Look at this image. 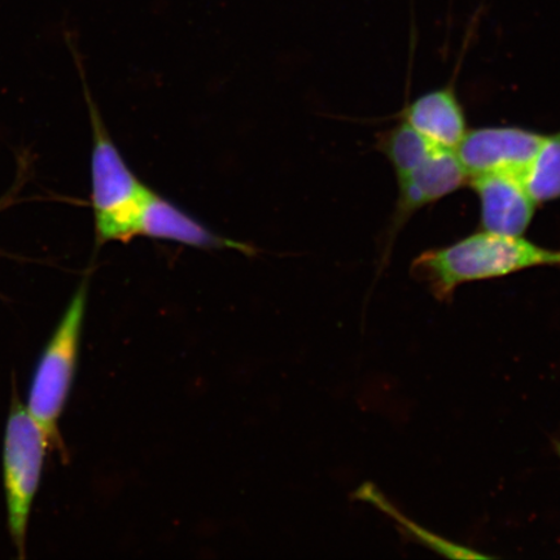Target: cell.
Masks as SVG:
<instances>
[{
    "mask_svg": "<svg viewBox=\"0 0 560 560\" xmlns=\"http://www.w3.org/2000/svg\"><path fill=\"white\" fill-rule=\"evenodd\" d=\"M538 266H560V250L541 247L523 236L482 230L446 247L423 252L411 275L432 295L450 303L459 285L514 275Z\"/></svg>",
    "mask_w": 560,
    "mask_h": 560,
    "instance_id": "6da1fadb",
    "label": "cell"
},
{
    "mask_svg": "<svg viewBox=\"0 0 560 560\" xmlns=\"http://www.w3.org/2000/svg\"><path fill=\"white\" fill-rule=\"evenodd\" d=\"M86 97L94 130L91 198L97 242H129L139 236L140 217L152 190L132 173L121 152L112 142L88 90Z\"/></svg>",
    "mask_w": 560,
    "mask_h": 560,
    "instance_id": "7a4b0ae2",
    "label": "cell"
},
{
    "mask_svg": "<svg viewBox=\"0 0 560 560\" xmlns=\"http://www.w3.org/2000/svg\"><path fill=\"white\" fill-rule=\"evenodd\" d=\"M88 301V283H82L42 359L33 383L30 412L48 444L59 439L58 420L72 387L83 317Z\"/></svg>",
    "mask_w": 560,
    "mask_h": 560,
    "instance_id": "3957f363",
    "label": "cell"
},
{
    "mask_svg": "<svg viewBox=\"0 0 560 560\" xmlns=\"http://www.w3.org/2000/svg\"><path fill=\"white\" fill-rule=\"evenodd\" d=\"M47 445L45 433L31 412L24 406H15L5 433L4 481L11 534L21 555Z\"/></svg>",
    "mask_w": 560,
    "mask_h": 560,
    "instance_id": "277c9868",
    "label": "cell"
},
{
    "mask_svg": "<svg viewBox=\"0 0 560 560\" xmlns=\"http://www.w3.org/2000/svg\"><path fill=\"white\" fill-rule=\"evenodd\" d=\"M544 139L538 132L515 126L480 128L467 131L455 153L468 178L506 174L522 179Z\"/></svg>",
    "mask_w": 560,
    "mask_h": 560,
    "instance_id": "5b68a950",
    "label": "cell"
},
{
    "mask_svg": "<svg viewBox=\"0 0 560 560\" xmlns=\"http://www.w3.org/2000/svg\"><path fill=\"white\" fill-rule=\"evenodd\" d=\"M468 174L455 151L438 149L415 171L398 178L392 235L401 229L418 210L446 198L467 185Z\"/></svg>",
    "mask_w": 560,
    "mask_h": 560,
    "instance_id": "8992f818",
    "label": "cell"
},
{
    "mask_svg": "<svg viewBox=\"0 0 560 560\" xmlns=\"http://www.w3.org/2000/svg\"><path fill=\"white\" fill-rule=\"evenodd\" d=\"M480 201V223L488 233L523 236L534 220L535 201L521 178L506 174L478 175L468 179Z\"/></svg>",
    "mask_w": 560,
    "mask_h": 560,
    "instance_id": "52a82bcc",
    "label": "cell"
},
{
    "mask_svg": "<svg viewBox=\"0 0 560 560\" xmlns=\"http://www.w3.org/2000/svg\"><path fill=\"white\" fill-rule=\"evenodd\" d=\"M139 236L188 245L199 249H236L250 255L249 245L228 240L185 212L172 201L152 191L139 222Z\"/></svg>",
    "mask_w": 560,
    "mask_h": 560,
    "instance_id": "ba28073f",
    "label": "cell"
},
{
    "mask_svg": "<svg viewBox=\"0 0 560 560\" xmlns=\"http://www.w3.org/2000/svg\"><path fill=\"white\" fill-rule=\"evenodd\" d=\"M401 117L432 144L444 150H457L468 131L465 110L450 86L420 95L404 109Z\"/></svg>",
    "mask_w": 560,
    "mask_h": 560,
    "instance_id": "9c48e42d",
    "label": "cell"
},
{
    "mask_svg": "<svg viewBox=\"0 0 560 560\" xmlns=\"http://www.w3.org/2000/svg\"><path fill=\"white\" fill-rule=\"evenodd\" d=\"M377 149L394 166L398 179L423 164L440 147L402 121L381 136Z\"/></svg>",
    "mask_w": 560,
    "mask_h": 560,
    "instance_id": "30bf717a",
    "label": "cell"
},
{
    "mask_svg": "<svg viewBox=\"0 0 560 560\" xmlns=\"http://www.w3.org/2000/svg\"><path fill=\"white\" fill-rule=\"evenodd\" d=\"M522 182L536 206L560 199V132L545 137Z\"/></svg>",
    "mask_w": 560,
    "mask_h": 560,
    "instance_id": "8fae6325",
    "label": "cell"
},
{
    "mask_svg": "<svg viewBox=\"0 0 560 560\" xmlns=\"http://www.w3.org/2000/svg\"><path fill=\"white\" fill-rule=\"evenodd\" d=\"M555 446H556V451H557V453L559 455V458H560V441L555 440Z\"/></svg>",
    "mask_w": 560,
    "mask_h": 560,
    "instance_id": "7c38bea8",
    "label": "cell"
}]
</instances>
